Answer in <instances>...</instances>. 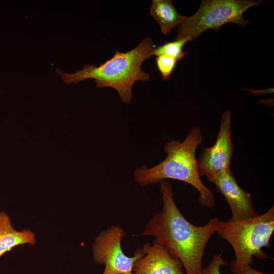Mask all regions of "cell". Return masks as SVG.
Returning <instances> with one entry per match:
<instances>
[{
    "instance_id": "277c9868",
    "label": "cell",
    "mask_w": 274,
    "mask_h": 274,
    "mask_svg": "<svg viewBox=\"0 0 274 274\" xmlns=\"http://www.w3.org/2000/svg\"><path fill=\"white\" fill-rule=\"evenodd\" d=\"M274 231V207L262 215L245 220L220 222L217 232L232 246L235 258L231 261L232 273L240 272L254 263L253 257L267 259L262 248H270Z\"/></svg>"
},
{
    "instance_id": "4fadbf2b",
    "label": "cell",
    "mask_w": 274,
    "mask_h": 274,
    "mask_svg": "<svg viewBox=\"0 0 274 274\" xmlns=\"http://www.w3.org/2000/svg\"><path fill=\"white\" fill-rule=\"evenodd\" d=\"M157 67L163 80H167L171 76L178 60L167 55H160L155 59Z\"/></svg>"
},
{
    "instance_id": "5b68a950",
    "label": "cell",
    "mask_w": 274,
    "mask_h": 274,
    "mask_svg": "<svg viewBox=\"0 0 274 274\" xmlns=\"http://www.w3.org/2000/svg\"><path fill=\"white\" fill-rule=\"evenodd\" d=\"M254 1L208 0L201 2L198 10L192 16L186 17L178 27L176 39L190 37L191 41L207 29L219 31L227 23H233L243 29L249 21L244 19V12L253 6L259 5Z\"/></svg>"
},
{
    "instance_id": "7a4b0ae2",
    "label": "cell",
    "mask_w": 274,
    "mask_h": 274,
    "mask_svg": "<svg viewBox=\"0 0 274 274\" xmlns=\"http://www.w3.org/2000/svg\"><path fill=\"white\" fill-rule=\"evenodd\" d=\"M203 140L200 127L195 126L189 130L182 142L180 140L167 142L164 146L166 158L153 167L143 165L135 168L134 181L141 186L159 183L165 179L184 182L198 191L197 200L202 207L213 208L215 204V196L200 179L195 158L196 149Z\"/></svg>"
},
{
    "instance_id": "8992f818",
    "label": "cell",
    "mask_w": 274,
    "mask_h": 274,
    "mask_svg": "<svg viewBox=\"0 0 274 274\" xmlns=\"http://www.w3.org/2000/svg\"><path fill=\"white\" fill-rule=\"evenodd\" d=\"M125 235L122 228L112 225L102 230L94 238L91 250L94 261L105 266L102 274H132L134 262L143 256L142 249L133 257L125 254L121 241Z\"/></svg>"
},
{
    "instance_id": "3957f363",
    "label": "cell",
    "mask_w": 274,
    "mask_h": 274,
    "mask_svg": "<svg viewBox=\"0 0 274 274\" xmlns=\"http://www.w3.org/2000/svg\"><path fill=\"white\" fill-rule=\"evenodd\" d=\"M155 45L152 40L147 37L134 48L126 52L117 50L113 56L99 66L86 64L82 70L75 73L56 72L66 84H77L88 79L95 80L98 88L111 87L118 92L124 104L131 102L132 88L137 81H148L150 75L144 72L141 66L143 62L153 55Z\"/></svg>"
},
{
    "instance_id": "ba28073f",
    "label": "cell",
    "mask_w": 274,
    "mask_h": 274,
    "mask_svg": "<svg viewBox=\"0 0 274 274\" xmlns=\"http://www.w3.org/2000/svg\"><path fill=\"white\" fill-rule=\"evenodd\" d=\"M207 178L226 198L231 211L230 221L245 220L258 215L254 210L250 193L239 187L230 168Z\"/></svg>"
},
{
    "instance_id": "7c38bea8",
    "label": "cell",
    "mask_w": 274,
    "mask_h": 274,
    "mask_svg": "<svg viewBox=\"0 0 274 274\" xmlns=\"http://www.w3.org/2000/svg\"><path fill=\"white\" fill-rule=\"evenodd\" d=\"M191 41L190 37H182L176 39L172 42H165L162 45L155 47L153 55H167L178 61L182 59L187 52L183 51V48L188 42Z\"/></svg>"
},
{
    "instance_id": "30bf717a",
    "label": "cell",
    "mask_w": 274,
    "mask_h": 274,
    "mask_svg": "<svg viewBox=\"0 0 274 274\" xmlns=\"http://www.w3.org/2000/svg\"><path fill=\"white\" fill-rule=\"evenodd\" d=\"M36 242V234L32 231L15 229L9 215L4 211L0 212V257L17 246H34Z\"/></svg>"
},
{
    "instance_id": "9a60e30c",
    "label": "cell",
    "mask_w": 274,
    "mask_h": 274,
    "mask_svg": "<svg viewBox=\"0 0 274 274\" xmlns=\"http://www.w3.org/2000/svg\"><path fill=\"white\" fill-rule=\"evenodd\" d=\"M232 274H269L261 272L252 267L251 265H247L240 272L233 273Z\"/></svg>"
},
{
    "instance_id": "8fae6325",
    "label": "cell",
    "mask_w": 274,
    "mask_h": 274,
    "mask_svg": "<svg viewBox=\"0 0 274 274\" xmlns=\"http://www.w3.org/2000/svg\"><path fill=\"white\" fill-rule=\"evenodd\" d=\"M150 14L165 36L174 27L180 26L186 18L177 11L170 0H153Z\"/></svg>"
},
{
    "instance_id": "9c48e42d",
    "label": "cell",
    "mask_w": 274,
    "mask_h": 274,
    "mask_svg": "<svg viewBox=\"0 0 274 274\" xmlns=\"http://www.w3.org/2000/svg\"><path fill=\"white\" fill-rule=\"evenodd\" d=\"M142 250L143 255L134 262L132 274H185L180 260L157 239L152 245L145 243Z\"/></svg>"
},
{
    "instance_id": "52a82bcc",
    "label": "cell",
    "mask_w": 274,
    "mask_h": 274,
    "mask_svg": "<svg viewBox=\"0 0 274 274\" xmlns=\"http://www.w3.org/2000/svg\"><path fill=\"white\" fill-rule=\"evenodd\" d=\"M231 115L230 110L224 112L215 143L211 147L202 148L196 159L200 177L214 175L230 168L233 152L231 138Z\"/></svg>"
},
{
    "instance_id": "5bb4252c",
    "label": "cell",
    "mask_w": 274,
    "mask_h": 274,
    "mask_svg": "<svg viewBox=\"0 0 274 274\" xmlns=\"http://www.w3.org/2000/svg\"><path fill=\"white\" fill-rule=\"evenodd\" d=\"M223 252L224 249L220 253L214 255L210 264L202 268L201 274H221V267L227 264L226 261L222 257Z\"/></svg>"
},
{
    "instance_id": "6da1fadb",
    "label": "cell",
    "mask_w": 274,
    "mask_h": 274,
    "mask_svg": "<svg viewBox=\"0 0 274 274\" xmlns=\"http://www.w3.org/2000/svg\"><path fill=\"white\" fill-rule=\"evenodd\" d=\"M158 184L162 208L152 215L140 235L154 236L180 260L186 274H201L204 249L221 220L212 218L206 225L199 226L191 224L177 207L170 183L164 180Z\"/></svg>"
}]
</instances>
